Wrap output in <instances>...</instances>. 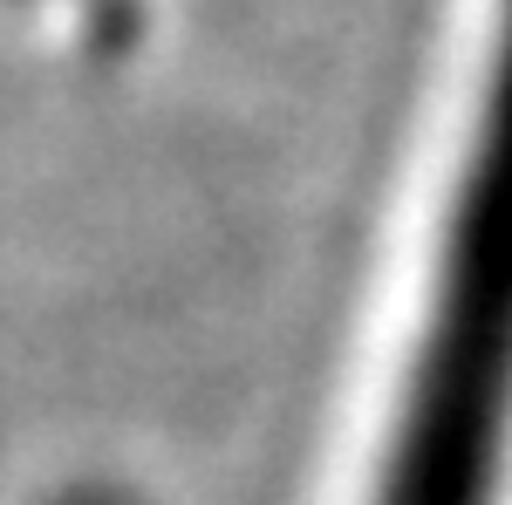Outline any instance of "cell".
Returning a JSON list of instances; mask_svg holds the SVG:
<instances>
[{"label": "cell", "instance_id": "cell-1", "mask_svg": "<svg viewBox=\"0 0 512 505\" xmlns=\"http://www.w3.org/2000/svg\"><path fill=\"white\" fill-rule=\"evenodd\" d=\"M512 430V35L376 505H492Z\"/></svg>", "mask_w": 512, "mask_h": 505}, {"label": "cell", "instance_id": "cell-2", "mask_svg": "<svg viewBox=\"0 0 512 505\" xmlns=\"http://www.w3.org/2000/svg\"><path fill=\"white\" fill-rule=\"evenodd\" d=\"M14 7L69 14V21H82V35H96V41H123L130 21H137V0H14Z\"/></svg>", "mask_w": 512, "mask_h": 505}]
</instances>
